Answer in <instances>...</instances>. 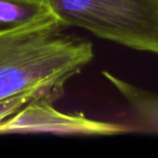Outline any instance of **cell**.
Returning a JSON list of instances; mask_svg holds the SVG:
<instances>
[{"label":"cell","mask_w":158,"mask_h":158,"mask_svg":"<svg viewBox=\"0 0 158 158\" xmlns=\"http://www.w3.org/2000/svg\"><path fill=\"white\" fill-rule=\"evenodd\" d=\"M62 27L44 11L0 28V105L22 99L51 100L93 59L91 42L63 33Z\"/></svg>","instance_id":"cell-1"},{"label":"cell","mask_w":158,"mask_h":158,"mask_svg":"<svg viewBox=\"0 0 158 158\" xmlns=\"http://www.w3.org/2000/svg\"><path fill=\"white\" fill-rule=\"evenodd\" d=\"M63 26L158 54V0H33Z\"/></svg>","instance_id":"cell-2"},{"label":"cell","mask_w":158,"mask_h":158,"mask_svg":"<svg viewBox=\"0 0 158 158\" xmlns=\"http://www.w3.org/2000/svg\"><path fill=\"white\" fill-rule=\"evenodd\" d=\"M128 131L119 123L93 120L84 115L64 114L50 105L49 99H37L0 121V133H57L112 135Z\"/></svg>","instance_id":"cell-3"},{"label":"cell","mask_w":158,"mask_h":158,"mask_svg":"<svg viewBox=\"0 0 158 158\" xmlns=\"http://www.w3.org/2000/svg\"><path fill=\"white\" fill-rule=\"evenodd\" d=\"M103 75L129 103L143 128L158 133V94L129 84L108 72H103Z\"/></svg>","instance_id":"cell-4"},{"label":"cell","mask_w":158,"mask_h":158,"mask_svg":"<svg viewBox=\"0 0 158 158\" xmlns=\"http://www.w3.org/2000/svg\"><path fill=\"white\" fill-rule=\"evenodd\" d=\"M44 11L33 0H0V24H21Z\"/></svg>","instance_id":"cell-5"}]
</instances>
